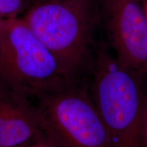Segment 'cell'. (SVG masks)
<instances>
[{
	"label": "cell",
	"instance_id": "cell-1",
	"mask_svg": "<svg viewBox=\"0 0 147 147\" xmlns=\"http://www.w3.org/2000/svg\"><path fill=\"white\" fill-rule=\"evenodd\" d=\"M100 18L97 0H61L32 5L22 19L68 78L80 81L91 72L93 34Z\"/></svg>",
	"mask_w": 147,
	"mask_h": 147
},
{
	"label": "cell",
	"instance_id": "cell-2",
	"mask_svg": "<svg viewBox=\"0 0 147 147\" xmlns=\"http://www.w3.org/2000/svg\"><path fill=\"white\" fill-rule=\"evenodd\" d=\"M90 94L113 147H140L147 74L128 67L104 47L95 50Z\"/></svg>",
	"mask_w": 147,
	"mask_h": 147
},
{
	"label": "cell",
	"instance_id": "cell-3",
	"mask_svg": "<svg viewBox=\"0 0 147 147\" xmlns=\"http://www.w3.org/2000/svg\"><path fill=\"white\" fill-rule=\"evenodd\" d=\"M0 80L36 99L75 82L22 18L2 21Z\"/></svg>",
	"mask_w": 147,
	"mask_h": 147
},
{
	"label": "cell",
	"instance_id": "cell-4",
	"mask_svg": "<svg viewBox=\"0 0 147 147\" xmlns=\"http://www.w3.org/2000/svg\"><path fill=\"white\" fill-rule=\"evenodd\" d=\"M36 100L42 131L59 147H113L82 80L69 82Z\"/></svg>",
	"mask_w": 147,
	"mask_h": 147
},
{
	"label": "cell",
	"instance_id": "cell-5",
	"mask_svg": "<svg viewBox=\"0 0 147 147\" xmlns=\"http://www.w3.org/2000/svg\"><path fill=\"white\" fill-rule=\"evenodd\" d=\"M116 57L147 74V18L140 0H97Z\"/></svg>",
	"mask_w": 147,
	"mask_h": 147
},
{
	"label": "cell",
	"instance_id": "cell-6",
	"mask_svg": "<svg viewBox=\"0 0 147 147\" xmlns=\"http://www.w3.org/2000/svg\"><path fill=\"white\" fill-rule=\"evenodd\" d=\"M0 80V147L29 144L42 134L37 104Z\"/></svg>",
	"mask_w": 147,
	"mask_h": 147
},
{
	"label": "cell",
	"instance_id": "cell-7",
	"mask_svg": "<svg viewBox=\"0 0 147 147\" xmlns=\"http://www.w3.org/2000/svg\"><path fill=\"white\" fill-rule=\"evenodd\" d=\"M34 0H0V19L19 18L34 4Z\"/></svg>",
	"mask_w": 147,
	"mask_h": 147
},
{
	"label": "cell",
	"instance_id": "cell-8",
	"mask_svg": "<svg viewBox=\"0 0 147 147\" xmlns=\"http://www.w3.org/2000/svg\"><path fill=\"white\" fill-rule=\"evenodd\" d=\"M18 147H59L53 140L42 132V134L34 141L29 144L23 145Z\"/></svg>",
	"mask_w": 147,
	"mask_h": 147
},
{
	"label": "cell",
	"instance_id": "cell-9",
	"mask_svg": "<svg viewBox=\"0 0 147 147\" xmlns=\"http://www.w3.org/2000/svg\"><path fill=\"white\" fill-rule=\"evenodd\" d=\"M140 147H147V84L144 110H143L142 123H141Z\"/></svg>",
	"mask_w": 147,
	"mask_h": 147
},
{
	"label": "cell",
	"instance_id": "cell-10",
	"mask_svg": "<svg viewBox=\"0 0 147 147\" xmlns=\"http://www.w3.org/2000/svg\"><path fill=\"white\" fill-rule=\"evenodd\" d=\"M61 1V0H34V2L33 5L35 4H38V3L46 2V1Z\"/></svg>",
	"mask_w": 147,
	"mask_h": 147
},
{
	"label": "cell",
	"instance_id": "cell-11",
	"mask_svg": "<svg viewBox=\"0 0 147 147\" xmlns=\"http://www.w3.org/2000/svg\"><path fill=\"white\" fill-rule=\"evenodd\" d=\"M143 7H144V10L145 14H146V18H147V0L145 1Z\"/></svg>",
	"mask_w": 147,
	"mask_h": 147
},
{
	"label": "cell",
	"instance_id": "cell-12",
	"mask_svg": "<svg viewBox=\"0 0 147 147\" xmlns=\"http://www.w3.org/2000/svg\"><path fill=\"white\" fill-rule=\"evenodd\" d=\"M2 21H3V20L0 19V40H1V31H2Z\"/></svg>",
	"mask_w": 147,
	"mask_h": 147
}]
</instances>
